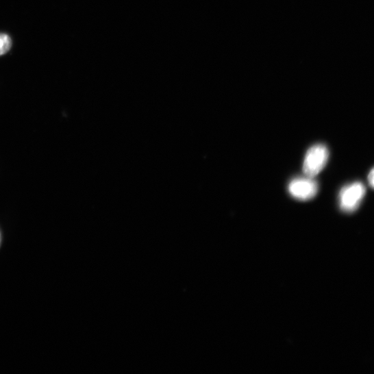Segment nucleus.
<instances>
[{
	"label": "nucleus",
	"instance_id": "obj_1",
	"mask_svg": "<svg viewBox=\"0 0 374 374\" xmlns=\"http://www.w3.org/2000/svg\"><path fill=\"white\" fill-rule=\"evenodd\" d=\"M329 155V150L325 145H317L310 148L303 164L305 175L312 178L319 175L326 166Z\"/></svg>",
	"mask_w": 374,
	"mask_h": 374
},
{
	"label": "nucleus",
	"instance_id": "obj_2",
	"mask_svg": "<svg viewBox=\"0 0 374 374\" xmlns=\"http://www.w3.org/2000/svg\"><path fill=\"white\" fill-rule=\"evenodd\" d=\"M366 193L364 186L360 182H354L342 188L339 195L341 210L347 213L356 210Z\"/></svg>",
	"mask_w": 374,
	"mask_h": 374
},
{
	"label": "nucleus",
	"instance_id": "obj_3",
	"mask_svg": "<svg viewBox=\"0 0 374 374\" xmlns=\"http://www.w3.org/2000/svg\"><path fill=\"white\" fill-rule=\"evenodd\" d=\"M288 191L295 199L306 201L316 196L319 185L312 177L295 178L290 182Z\"/></svg>",
	"mask_w": 374,
	"mask_h": 374
},
{
	"label": "nucleus",
	"instance_id": "obj_4",
	"mask_svg": "<svg viewBox=\"0 0 374 374\" xmlns=\"http://www.w3.org/2000/svg\"><path fill=\"white\" fill-rule=\"evenodd\" d=\"M12 46L11 38L5 34H0V55L8 53Z\"/></svg>",
	"mask_w": 374,
	"mask_h": 374
},
{
	"label": "nucleus",
	"instance_id": "obj_5",
	"mask_svg": "<svg viewBox=\"0 0 374 374\" xmlns=\"http://www.w3.org/2000/svg\"><path fill=\"white\" fill-rule=\"evenodd\" d=\"M368 179H369V183L370 184V186L371 187H373V182H374V173H373V169H372L370 171V173H369V175H368Z\"/></svg>",
	"mask_w": 374,
	"mask_h": 374
},
{
	"label": "nucleus",
	"instance_id": "obj_6",
	"mask_svg": "<svg viewBox=\"0 0 374 374\" xmlns=\"http://www.w3.org/2000/svg\"><path fill=\"white\" fill-rule=\"evenodd\" d=\"M2 243V234L1 232H0V245H1Z\"/></svg>",
	"mask_w": 374,
	"mask_h": 374
}]
</instances>
